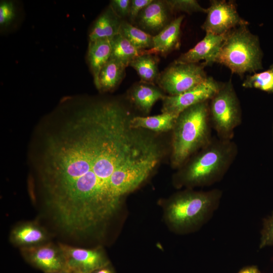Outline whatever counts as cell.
Wrapping results in <instances>:
<instances>
[{
	"label": "cell",
	"mask_w": 273,
	"mask_h": 273,
	"mask_svg": "<svg viewBox=\"0 0 273 273\" xmlns=\"http://www.w3.org/2000/svg\"><path fill=\"white\" fill-rule=\"evenodd\" d=\"M132 117L115 101L70 98L35 128L31 193L66 234L84 237L104 227L159 162L160 145L130 126Z\"/></svg>",
	"instance_id": "cell-1"
},
{
	"label": "cell",
	"mask_w": 273,
	"mask_h": 273,
	"mask_svg": "<svg viewBox=\"0 0 273 273\" xmlns=\"http://www.w3.org/2000/svg\"><path fill=\"white\" fill-rule=\"evenodd\" d=\"M178 175L179 184L188 187L211 186L220 180L234 161L238 148L234 141L212 138L198 151Z\"/></svg>",
	"instance_id": "cell-2"
},
{
	"label": "cell",
	"mask_w": 273,
	"mask_h": 273,
	"mask_svg": "<svg viewBox=\"0 0 273 273\" xmlns=\"http://www.w3.org/2000/svg\"><path fill=\"white\" fill-rule=\"evenodd\" d=\"M209 101L190 107L177 116L172 129L171 161L173 167H181L191 156L211 141Z\"/></svg>",
	"instance_id": "cell-3"
},
{
	"label": "cell",
	"mask_w": 273,
	"mask_h": 273,
	"mask_svg": "<svg viewBox=\"0 0 273 273\" xmlns=\"http://www.w3.org/2000/svg\"><path fill=\"white\" fill-rule=\"evenodd\" d=\"M222 192L187 191L175 196L166 208L169 223L177 231L190 232L208 221L219 207Z\"/></svg>",
	"instance_id": "cell-4"
},
{
	"label": "cell",
	"mask_w": 273,
	"mask_h": 273,
	"mask_svg": "<svg viewBox=\"0 0 273 273\" xmlns=\"http://www.w3.org/2000/svg\"><path fill=\"white\" fill-rule=\"evenodd\" d=\"M262 57L258 36L251 32L248 25H242L225 35L215 63L242 76L262 69Z\"/></svg>",
	"instance_id": "cell-5"
},
{
	"label": "cell",
	"mask_w": 273,
	"mask_h": 273,
	"mask_svg": "<svg viewBox=\"0 0 273 273\" xmlns=\"http://www.w3.org/2000/svg\"><path fill=\"white\" fill-rule=\"evenodd\" d=\"M210 122L217 136L233 140L234 131L242 122L239 100L231 80L222 83L218 92L209 101Z\"/></svg>",
	"instance_id": "cell-6"
},
{
	"label": "cell",
	"mask_w": 273,
	"mask_h": 273,
	"mask_svg": "<svg viewBox=\"0 0 273 273\" xmlns=\"http://www.w3.org/2000/svg\"><path fill=\"white\" fill-rule=\"evenodd\" d=\"M205 66L203 63L174 62L160 73L156 83L169 96L181 94L206 80Z\"/></svg>",
	"instance_id": "cell-7"
},
{
	"label": "cell",
	"mask_w": 273,
	"mask_h": 273,
	"mask_svg": "<svg viewBox=\"0 0 273 273\" xmlns=\"http://www.w3.org/2000/svg\"><path fill=\"white\" fill-rule=\"evenodd\" d=\"M236 6L232 1H210L201 28L206 33L222 35L236 27L248 25L249 22L240 16Z\"/></svg>",
	"instance_id": "cell-8"
},
{
	"label": "cell",
	"mask_w": 273,
	"mask_h": 273,
	"mask_svg": "<svg viewBox=\"0 0 273 273\" xmlns=\"http://www.w3.org/2000/svg\"><path fill=\"white\" fill-rule=\"evenodd\" d=\"M221 84L209 76L203 82L181 94L165 96L162 100V113H169L177 117L189 107L210 101L218 92Z\"/></svg>",
	"instance_id": "cell-9"
},
{
	"label": "cell",
	"mask_w": 273,
	"mask_h": 273,
	"mask_svg": "<svg viewBox=\"0 0 273 273\" xmlns=\"http://www.w3.org/2000/svg\"><path fill=\"white\" fill-rule=\"evenodd\" d=\"M63 254L67 271L92 273L109 265L108 258L99 249H88L59 244Z\"/></svg>",
	"instance_id": "cell-10"
},
{
	"label": "cell",
	"mask_w": 273,
	"mask_h": 273,
	"mask_svg": "<svg viewBox=\"0 0 273 273\" xmlns=\"http://www.w3.org/2000/svg\"><path fill=\"white\" fill-rule=\"evenodd\" d=\"M24 259L33 266L44 273L67 271L62 252L58 246L50 243L40 245L21 248Z\"/></svg>",
	"instance_id": "cell-11"
},
{
	"label": "cell",
	"mask_w": 273,
	"mask_h": 273,
	"mask_svg": "<svg viewBox=\"0 0 273 273\" xmlns=\"http://www.w3.org/2000/svg\"><path fill=\"white\" fill-rule=\"evenodd\" d=\"M225 35H217L206 33L204 37L193 48L176 59L174 62L184 63H198L204 61L206 66L215 63V59L224 40Z\"/></svg>",
	"instance_id": "cell-12"
},
{
	"label": "cell",
	"mask_w": 273,
	"mask_h": 273,
	"mask_svg": "<svg viewBox=\"0 0 273 273\" xmlns=\"http://www.w3.org/2000/svg\"><path fill=\"white\" fill-rule=\"evenodd\" d=\"M184 15L179 16L168 23L153 37V46L150 49L152 54L163 56L180 46L181 25Z\"/></svg>",
	"instance_id": "cell-13"
},
{
	"label": "cell",
	"mask_w": 273,
	"mask_h": 273,
	"mask_svg": "<svg viewBox=\"0 0 273 273\" xmlns=\"http://www.w3.org/2000/svg\"><path fill=\"white\" fill-rule=\"evenodd\" d=\"M48 238L47 231L35 222L19 224L11 231L10 235L11 242L20 248L33 247L46 243Z\"/></svg>",
	"instance_id": "cell-14"
},
{
	"label": "cell",
	"mask_w": 273,
	"mask_h": 273,
	"mask_svg": "<svg viewBox=\"0 0 273 273\" xmlns=\"http://www.w3.org/2000/svg\"><path fill=\"white\" fill-rule=\"evenodd\" d=\"M112 50L110 38H100L88 41L86 59L96 88L98 86L100 71L111 58Z\"/></svg>",
	"instance_id": "cell-15"
},
{
	"label": "cell",
	"mask_w": 273,
	"mask_h": 273,
	"mask_svg": "<svg viewBox=\"0 0 273 273\" xmlns=\"http://www.w3.org/2000/svg\"><path fill=\"white\" fill-rule=\"evenodd\" d=\"M122 21L110 5L96 19L88 33V41L112 38L119 33Z\"/></svg>",
	"instance_id": "cell-16"
},
{
	"label": "cell",
	"mask_w": 273,
	"mask_h": 273,
	"mask_svg": "<svg viewBox=\"0 0 273 273\" xmlns=\"http://www.w3.org/2000/svg\"><path fill=\"white\" fill-rule=\"evenodd\" d=\"M168 10L164 1H153L139 14V22L148 30H161L168 24Z\"/></svg>",
	"instance_id": "cell-17"
},
{
	"label": "cell",
	"mask_w": 273,
	"mask_h": 273,
	"mask_svg": "<svg viewBox=\"0 0 273 273\" xmlns=\"http://www.w3.org/2000/svg\"><path fill=\"white\" fill-rule=\"evenodd\" d=\"M126 67L122 62L111 57L100 71L97 88L101 93L114 89L123 79Z\"/></svg>",
	"instance_id": "cell-18"
},
{
	"label": "cell",
	"mask_w": 273,
	"mask_h": 273,
	"mask_svg": "<svg viewBox=\"0 0 273 273\" xmlns=\"http://www.w3.org/2000/svg\"><path fill=\"white\" fill-rule=\"evenodd\" d=\"M177 117L166 113L148 117L133 116L130 120V125L134 128L167 131L173 128Z\"/></svg>",
	"instance_id": "cell-19"
},
{
	"label": "cell",
	"mask_w": 273,
	"mask_h": 273,
	"mask_svg": "<svg viewBox=\"0 0 273 273\" xmlns=\"http://www.w3.org/2000/svg\"><path fill=\"white\" fill-rule=\"evenodd\" d=\"M159 61L157 55L145 54L134 58L129 66L136 70L144 83L153 84L156 82L160 74L158 67Z\"/></svg>",
	"instance_id": "cell-20"
},
{
	"label": "cell",
	"mask_w": 273,
	"mask_h": 273,
	"mask_svg": "<svg viewBox=\"0 0 273 273\" xmlns=\"http://www.w3.org/2000/svg\"><path fill=\"white\" fill-rule=\"evenodd\" d=\"M135 86L131 92V100L144 113L150 112L152 106L158 100L165 96L157 88L147 83Z\"/></svg>",
	"instance_id": "cell-21"
},
{
	"label": "cell",
	"mask_w": 273,
	"mask_h": 273,
	"mask_svg": "<svg viewBox=\"0 0 273 273\" xmlns=\"http://www.w3.org/2000/svg\"><path fill=\"white\" fill-rule=\"evenodd\" d=\"M111 42L112 50L111 57L122 62L127 67L136 57L150 54L149 50L138 49L119 33L111 38Z\"/></svg>",
	"instance_id": "cell-22"
},
{
	"label": "cell",
	"mask_w": 273,
	"mask_h": 273,
	"mask_svg": "<svg viewBox=\"0 0 273 273\" xmlns=\"http://www.w3.org/2000/svg\"><path fill=\"white\" fill-rule=\"evenodd\" d=\"M119 33L139 50H150L153 48V36L127 22L122 21Z\"/></svg>",
	"instance_id": "cell-23"
},
{
	"label": "cell",
	"mask_w": 273,
	"mask_h": 273,
	"mask_svg": "<svg viewBox=\"0 0 273 273\" xmlns=\"http://www.w3.org/2000/svg\"><path fill=\"white\" fill-rule=\"evenodd\" d=\"M242 85L246 88H255L269 94L273 93V64L265 71L247 75Z\"/></svg>",
	"instance_id": "cell-24"
},
{
	"label": "cell",
	"mask_w": 273,
	"mask_h": 273,
	"mask_svg": "<svg viewBox=\"0 0 273 273\" xmlns=\"http://www.w3.org/2000/svg\"><path fill=\"white\" fill-rule=\"evenodd\" d=\"M164 2L171 12H183L188 14L206 12V9L203 8L196 0H166Z\"/></svg>",
	"instance_id": "cell-25"
},
{
	"label": "cell",
	"mask_w": 273,
	"mask_h": 273,
	"mask_svg": "<svg viewBox=\"0 0 273 273\" xmlns=\"http://www.w3.org/2000/svg\"><path fill=\"white\" fill-rule=\"evenodd\" d=\"M17 11L14 3L11 1H1L0 3L1 29L9 26L16 17Z\"/></svg>",
	"instance_id": "cell-26"
},
{
	"label": "cell",
	"mask_w": 273,
	"mask_h": 273,
	"mask_svg": "<svg viewBox=\"0 0 273 273\" xmlns=\"http://www.w3.org/2000/svg\"><path fill=\"white\" fill-rule=\"evenodd\" d=\"M273 246V211L263 220L259 244L260 249Z\"/></svg>",
	"instance_id": "cell-27"
},
{
	"label": "cell",
	"mask_w": 273,
	"mask_h": 273,
	"mask_svg": "<svg viewBox=\"0 0 273 273\" xmlns=\"http://www.w3.org/2000/svg\"><path fill=\"white\" fill-rule=\"evenodd\" d=\"M131 1L129 0H112L110 5L115 13L121 19L122 17L129 16Z\"/></svg>",
	"instance_id": "cell-28"
},
{
	"label": "cell",
	"mask_w": 273,
	"mask_h": 273,
	"mask_svg": "<svg viewBox=\"0 0 273 273\" xmlns=\"http://www.w3.org/2000/svg\"><path fill=\"white\" fill-rule=\"evenodd\" d=\"M153 1V0L131 1L129 15L130 20L134 21L138 17L140 12Z\"/></svg>",
	"instance_id": "cell-29"
},
{
	"label": "cell",
	"mask_w": 273,
	"mask_h": 273,
	"mask_svg": "<svg viewBox=\"0 0 273 273\" xmlns=\"http://www.w3.org/2000/svg\"><path fill=\"white\" fill-rule=\"evenodd\" d=\"M238 273H261L258 268L255 265H250L244 267Z\"/></svg>",
	"instance_id": "cell-30"
},
{
	"label": "cell",
	"mask_w": 273,
	"mask_h": 273,
	"mask_svg": "<svg viewBox=\"0 0 273 273\" xmlns=\"http://www.w3.org/2000/svg\"><path fill=\"white\" fill-rule=\"evenodd\" d=\"M92 273H115L114 270L109 266V265L98 269Z\"/></svg>",
	"instance_id": "cell-31"
},
{
	"label": "cell",
	"mask_w": 273,
	"mask_h": 273,
	"mask_svg": "<svg viewBox=\"0 0 273 273\" xmlns=\"http://www.w3.org/2000/svg\"><path fill=\"white\" fill-rule=\"evenodd\" d=\"M52 273H70L67 271H65V270H60V271H55V272H52Z\"/></svg>",
	"instance_id": "cell-32"
},
{
	"label": "cell",
	"mask_w": 273,
	"mask_h": 273,
	"mask_svg": "<svg viewBox=\"0 0 273 273\" xmlns=\"http://www.w3.org/2000/svg\"><path fill=\"white\" fill-rule=\"evenodd\" d=\"M72 273H86V272H81V271H75Z\"/></svg>",
	"instance_id": "cell-33"
}]
</instances>
